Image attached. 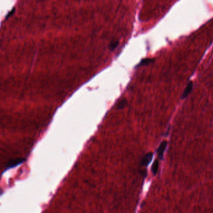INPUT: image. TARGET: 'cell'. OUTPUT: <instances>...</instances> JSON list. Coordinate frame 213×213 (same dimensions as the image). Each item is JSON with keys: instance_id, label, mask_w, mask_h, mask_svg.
<instances>
[{"instance_id": "cell-1", "label": "cell", "mask_w": 213, "mask_h": 213, "mask_svg": "<svg viewBox=\"0 0 213 213\" xmlns=\"http://www.w3.org/2000/svg\"><path fill=\"white\" fill-rule=\"evenodd\" d=\"M167 142L165 140L161 143L160 146H159V147L158 148L157 153H158V156L160 159L163 158L165 151L166 148H167Z\"/></svg>"}, {"instance_id": "cell-2", "label": "cell", "mask_w": 213, "mask_h": 213, "mask_svg": "<svg viewBox=\"0 0 213 213\" xmlns=\"http://www.w3.org/2000/svg\"><path fill=\"white\" fill-rule=\"evenodd\" d=\"M153 155V153L151 152L146 153L142 158V163H142V165L143 166V167H145V166L148 165L150 163L151 160H152Z\"/></svg>"}, {"instance_id": "cell-3", "label": "cell", "mask_w": 213, "mask_h": 213, "mask_svg": "<svg viewBox=\"0 0 213 213\" xmlns=\"http://www.w3.org/2000/svg\"><path fill=\"white\" fill-rule=\"evenodd\" d=\"M193 87V83L192 82H190L188 83V84H187L185 89L184 90L183 93L181 95V99H183L186 98L187 95H188L190 93V92H191V91H192Z\"/></svg>"}, {"instance_id": "cell-4", "label": "cell", "mask_w": 213, "mask_h": 213, "mask_svg": "<svg viewBox=\"0 0 213 213\" xmlns=\"http://www.w3.org/2000/svg\"><path fill=\"white\" fill-rule=\"evenodd\" d=\"M24 161V159H16V160H12L11 161H10L9 164L8 165V168L15 167L16 166L23 163Z\"/></svg>"}, {"instance_id": "cell-5", "label": "cell", "mask_w": 213, "mask_h": 213, "mask_svg": "<svg viewBox=\"0 0 213 213\" xmlns=\"http://www.w3.org/2000/svg\"><path fill=\"white\" fill-rule=\"evenodd\" d=\"M154 60H155L153 59H151V58H146V59H144L142 60H141V62H140L138 66H147V65H148V64H151V62H153Z\"/></svg>"}, {"instance_id": "cell-6", "label": "cell", "mask_w": 213, "mask_h": 213, "mask_svg": "<svg viewBox=\"0 0 213 213\" xmlns=\"http://www.w3.org/2000/svg\"><path fill=\"white\" fill-rule=\"evenodd\" d=\"M127 101L126 99H122L120 101H119V102L117 105V109H122L127 105Z\"/></svg>"}, {"instance_id": "cell-7", "label": "cell", "mask_w": 213, "mask_h": 213, "mask_svg": "<svg viewBox=\"0 0 213 213\" xmlns=\"http://www.w3.org/2000/svg\"><path fill=\"white\" fill-rule=\"evenodd\" d=\"M158 167H159V161L158 160H155L152 165V167H151V171H152L153 175L157 174L158 169Z\"/></svg>"}, {"instance_id": "cell-8", "label": "cell", "mask_w": 213, "mask_h": 213, "mask_svg": "<svg viewBox=\"0 0 213 213\" xmlns=\"http://www.w3.org/2000/svg\"><path fill=\"white\" fill-rule=\"evenodd\" d=\"M118 44H119V42L118 41H115L112 42L110 43V45H109V49L111 50H114L118 46Z\"/></svg>"}, {"instance_id": "cell-9", "label": "cell", "mask_w": 213, "mask_h": 213, "mask_svg": "<svg viewBox=\"0 0 213 213\" xmlns=\"http://www.w3.org/2000/svg\"><path fill=\"white\" fill-rule=\"evenodd\" d=\"M14 11H15V9H14V8H13L11 11L9 12V13H8V14H7V16H6V19H7V18H8V17H10L11 16H12L13 15V14H14Z\"/></svg>"}]
</instances>
